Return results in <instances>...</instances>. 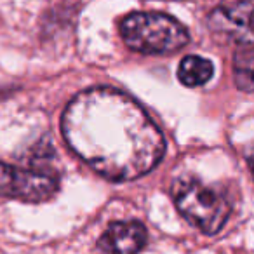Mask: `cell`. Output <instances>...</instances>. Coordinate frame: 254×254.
<instances>
[{"instance_id":"cell-1","label":"cell","mask_w":254,"mask_h":254,"mask_svg":"<svg viewBox=\"0 0 254 254\" xmlns=\"http://www.w3.org/2000/svg\"><path fill=\"white\" fill-rule=\"evenodd\" d=\"M68 146L112 181L150 173L166 152L164 134L136 99L113 87L82 91L61 119Z\"/></svg>"},{"instance_id":"cell-2","label":"cell","mask_w":254,"mask_h":254,"mask_svg":"<svg viewBox=\"0 0 254 254\" xmlns=\"http://www.w3.org/2000/svg\"><path fill=\"white\" fill-rule=\"evenodd\" d=\"M120 35L129 49L141 54H171L190 40L178 19L162 12H134L122 19Z\"/></svg>"},{"instance_id":"cell-3","label":"cell","mask_w":254,"mask_h":254,"mask_svg":"<svg viewBox=\"0 0 254 254\" xmlns=\"http://www.w3.org/2000/svg\"><path fill=\"white\" fill-rule=\"evenodd\" d=\"M174 202L190 225L204 233L221 230L230 216L228 198L214 187L202 183L195 178H181L173 188Z\"/></svg>"},{"instance_id":"cell-4","label":"cell","mask_w":254,"mask_h":254,"mask_svg":"<svg viewBox=\"0 0 254 254\" xmlns=\"http://www.w3.org/2000/svg\"><path fill=\"white\" fill-rule=\"evenodd\" d=\"M58 188L60 183L54 174L0 162V197L42 202L54 197Z\"/></svg>"},{"instance_id":"cell-5","label":"cell","mask_w":254,"mask_h":254,"mask_svg":"<svg viewBox=\"0 0 254 254\" xmlns=\"http://www.w3.org/2000/svg\"><path fill=\"white\" fill-rule=\"evenodd\" d=\"M146 244V228L139 221H117L99 237L101 254H138Z\"/></svg>"},{"instance_id":"cell-6","label":"cell","mask_w":254,"mask_h":254,"mask_svg":"<svg viewBox=\"0 0 254 254\" xmlns=\"http://www.w3.org/2000/svg\"><path fill=\"white\" fill-rule=\"evenodd\" d=\"M251 12L253 0H223L214 11V26H221L228 35L240 37L242 44V35L246 40H251Z\"/></svg>"},{"instance_id":"cell-7","label":"cell","mask_w":254,"mask_h":254,"mask_svg":"<svg viewBox=\"0 0 254 254\" xmlns=\"http://www.w3.org/2000/svg\"><path fill=\"white\" fill-rule=\"evenodd\" d=\"M214 73V66L209 60L200 56H187L181 60L180 68H178V77L181 84L188 87H198L205 82L211 80Z\"/></svg>"},{"instance_id":"cell-8","label":"cell","mask_w":254,"mask_h":254,"mask_svg":"<svg viewBox=\"0 0 254 254\" xmlns=\"http://www.w3.org/2000/svg\"><path fill=\"white\" fill-rule=\"evenodd\" d=\"M235 82L239 89L249 92L253 89V42H242L233 61Z\"/></svg>"}]
</instances>
